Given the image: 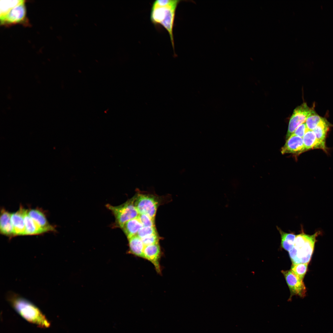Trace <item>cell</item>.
Returning a JSON list of instances; mask_svg holds the SVG:
<instances>
[{
    "mask_svg": "<svg viewBox=\"0 0 333 333\" xmlns=\"http://www.w3.org/2000/svg\"><path fill=\"white\" fill-rule=\"evenodd\" d=\"M302 138L293 134L287 139L281 149L282 154H299L305 151Z\"/></svg>",
    "mask_w": 333,
    "mask_h": 333,
    "instance_id": "cell-10",
    "label": "cell"
},
{
    "mask_svg": "<svg viewBox=\"0 0 333 333\" xmlns=\"http://www.w3.org/2000/svg\"><path fill=\"white\" fill-rule=\"evenodd\" d=\"M308 265V264H292L290 270L303 280L307 270Z\"/></svg>",
    "mask_w": 333,
    "mask_h": 333,
    "instance_id": "cell-21",
    "label": "cell"
},
{
    "mask_svg": "<svg viewBox=\"0 0 333 333\" xmlns=\"http://www.w3.org/2000/svg\"><path fill=\"white\" fill-rule=\"evenodd\" d=\"M25 1L21 0L17 5L5 13L0 14L1 25H12L18 23L27 25Z\"/></svg>",
    "mask_w": 333,
    "mask_h": 333,
    "instance_id": "cell-6",
    "label": "cell"
},
{
    "mask_svg": "<svg viewBox=\"0 0 333 333\" xmlns=\"http://www.w3.org/2000/svg\"><path fill=\"white\" fill-rule=\"evenodd\" d=\"M313 110L304 103L295 108L290 118L286 135L287 139L301 124L305 123Z\"/></svg>",
    "mask_w": 333,
    "mask_h": 333,
    "instance_id": "cell-7",
    "label": "cell"
},
{
    "mask_svg": "<svg viewBox=\"0 0 333 333\" xmlns=\"http://www.w3.org/2000/svg\"><path fill=\"white\" fill-rule=\"evenodd\" d=\"M157 233L155 227L142 226L138 231L137 236L141 239Z\"/></svg>",
    "mask_w": 333,
    "mask_h": 333,
    "instance_id": "cell-22",
    "label": "cell"
},
{
    "mask_svg": "<svg viewBox=\"0 0 333 333\" xmlns=\"http://www.w3.org/2000/svg\"><path fill=\"white\" fill-rule=\"evenodd\" d=\"M134 196L117 206L109 204L106 205V208L111 211L115 217V227L121 228L127 221L138 217L139 214L134 205Z\"/></svg>",
    "mask_w": 333,
    "mask_h": 333,
    "instance_id": "cell-4",
    "label": "cell"
},
{
    "mask_svg": "<svg viewBox=\"0 0 333 333\" xmlns=\"http://www.w3.org/2000/svg\"><path fill=\"white\" fill-rule=\"evenodd\" d=\"M11 216V213L5 209L2 208L1 209L0 218V233L9 237L14 236Z\"/></svg>",
    "mask_w": 333,
    "mask_h": 333,
    "instance_id": "cell-13",
    "label": "cell"
},
{
    "mask_svg": "<svg viewBox=\"0 0 333 333\" xmlns=\"http://www.w3.org/2000/svg\"><path fill=\"white\" fill-rule=\"evenodd\" d=\"M319 234L316 232L312 235L303 232L296 235L293 248L289 252L292 264H308L313 254L316 238Z\"/></svg>",
    "mask_w": 333,
    "mask_h": 333,
    "instance_id": "cell-3",
    "label": "cell"
},
{
    "mask_svg": "<svg viewBox=\"0 0 333 333\" xmlns=\"http://www.w3.org/2000/svg\"><path fill=\"white\" fill-rule=\"evenodd\" d=\"M134 205L139 214H146L155 220L159 205L158 198L150 195L138 194L134 196Z\"/></svg>",
    "mask_w": 333,
    "mask_h": 333,
    "instance_id": "cell-5",
    "label": "cell"
},
{
    "mask_svg": "<svg viewBox=\"0 0 333 333\" xmlns=\"http://www.w3.org/2000/svg\"><path fill=\"white\" fill-rule=\"evenodd\" d=\"M7 299L16 311L27 321L43 328L50 325L49 321L42 312L29 301L12 293L9 294Z\"/></svg>",
    "mask_w": 333,
    "mask_h": 333,
    "instance_id": "cell-2",
    "label": "cell"
},
{
    "mask_svg": "<svg viewBox=\"0 0 333 333\" xmlns=\"http://www.w3.org/2000/svg\"><path fill=\"white\" fill-rule=\"evenodd\" d=\"M329 129V126L327 121L323 118L317 126L312 130L324 150H326L325 139Z\"/></svg>",
    "mask_w": 333,
    "mask_h": 333,
    "instance_id": "cell-16",
    "label": "cell"
},
{
    "mask_svg": "<svg viewBox=\"0 0 333 333\" xmlns=\"http://www.w3.org/2000/svg\"><path fill=\"white\" fill-rule=\"evenodd\" d=\"M29 216L41 228L46 232H55L54 226L50 224L44 212L37 208L27 210Z\"/></svg>",
    "mask_w": 333,
    "mask_h": 333,
    "instance_id": "cell-12",
    "label": "cell"
},
{
    "mask_svg": "<svg viewBox=\"0 0 333 333\" xmlns=\"http://www.w3.org/2000/svg\"><path fill=\"white\" fill-rule=\"evenodd\" d=\"M143 225L138 217L130 220L126 222L121 228L128 239L137 235L140 229Z\"/></svg>",
    "mask_w": 333,
    "mask_h": 333,
    "instance_id": "cell-17",
    "label": "cell"
},
{
    "mask_svg": "<svg viewBox=\"0 0 333 333\" xmlns=\"http://www.w3.org/2000/svg\"><path fill=\"white\" fill-rule=\"evenodd\" d=\"M323 119L313 111L306 118L305 124L308 129L313 130H314Z\"/></svg>",
    "mask_w": 333,
    "mask_h": 333,
    "instance_id": "cell-20",
    "label": "cell"
},
{
    "mask_svg": "<svg viewBox=\"0 0 333 333\" xmlns=\"http://www.w3.org/2000/svg\"><path fill=\"white\" fill-rule=\"evenodd\" d=\"M23 216L25 227V235H37L46 232L29 216L27 213V209H25Z\"/></svg>",
    "mask_w": 333,
    "mask_h": 333,
    "instance_id": "cell-14",
    "label": "cell"
},
{
    "mask_svg": "<svg viewBox=\"0 0 333 333\" xmlns=\"http://www.w3.org/2000/svg\"><path fill=\"white\" fill-rule=\"evenodd\" d=\"M181 0H156L152 3L150 13V20L155 26L161 25L168 32L171 44L175 51L173 27L177 6Z\"/></svg>",
    "mask_w": 333,
    "mask_h": 333,
    "instance_id": "cell-1",
    "label": "cell"
},
{
    "mask_svg": "<svg viewBox=\"0 0 333 333\" xmlns=\"http://www.w3.org/2000/svg\"><path fill=\"white\" fill-rule=\"evenodd\" d=\"M21 0L2 1L0 3V14L6 13L18 4Z\"/></svg>",
    "mask_w": 333,
    "mask_h": 333,
    "instance_id": "cell-23",
    "label": "cell"
},
{
    "mask_svg": "<svg viewBox=\"0 0 333 333\" xmlns=\"http://www.w3.org/2000/svg\"><path fill=\"white\" fill-rule=\"evenodd\" d=\"M138 218L143 226L155 227L154 220L146 214H139Z\"/></svg>",
    "mask_w": 333,
    "mask_h": 333,
    "instance_id": "cell-24",
    "label": "cell"
},
{
    "mask_svg": "<svg viewBox=\"0 0 333 333\" xmlns=\"http://www.w3.org/2000/svg\"><path fill=\"white\" fill-rule=\"evenodd\" d=\"M290 292V299L294 295H298L304 297L306 295V288L302 280L294 274L292 271L282 270Z\"/></svg>",
    "mask_w": 333,
    "mask_h": 333,
    "instance_id": "cell-8",
    "label": "cell"
},
{
    "mask_svg": "<svg viewBox=\"0 0 333 333\" xmlns=\"http://www.w3.org/2000/svg\"><path fill=\"white\" fill-rule=\"evenodd\" d=\"M305 151L314 149L322 148L318 142L316 136L312 130H308L303 138Z\"/></svg>",
    "mask_w": 333,
    "mask_h": 333,
    "instance_id": "cell-19",
    "label": "cell"
},
{
    "mask_svg": "<svg viewBox=\"0 0 333 333\" xmlns=\"http://www.w3.org/2000/svg\"><path fill=\"white\" fill-rule=\"evenodd\" d=\"M281 237V246L285 250L289 252L293 248L296 235L293 232L286 233L278 227H277Z\"/></svg>",
    "mask_w": 333,
    "mask_h": 333,
    "instance_id": "cell-18",
    "label": "cell"
},
{
    "mask_svg": "<svg viewBox=\"0 0 333 333\" xmlns=\"http://www.w3.org/2000/svg\"><path fill=\"white\" fill-rule=\"evenodd\" d=\"M144 259L151 262L154 266L156 271L161 273L160 260L161 257V249L158 243L145 246L144 250Z\"/></svg>",
    "mask_w": 333,
    "mask_h": 333,
    "instance_id": "cell-9",
    "label": "cell"
},
{
    "mask_svg": "<svg viewBox=\"0 0 333 333\" xmlns=\"http://www.w3.org/2000/svg\"><path fill=\"white\" fill-rule=\"evenodd\" d=\"M145 246L158 243L159 237L157 233L141 239Z\"/></svg>",
    "mask_w": 333,
    "mask_h": 333,
    "instance_id": "cell-25",
    "label": "cell"
},
{
    "mask_svg": "<svg viewBox=\"0 0 333 333\" xmlns=\"http://www.w3.org/2000/svg\"><path fill=\"white\" fill-rule=\"evenodd\" d=\"M308 130L305 122L300 125L295 130L293 134L303 138Z\"/></svg>",
    "mask_w": 333,
    "mask_h": 333,
    "instance_id": "cell-26",
    "label": "cell"
},
{
    "mask_svg": "<svg viewBox=\"0 0 333 333\" xmlns=\"http://www.w3.org/2000/svg\"><path fill=\"white\" fill-rule=\"evenodd\" d=\"M128 239L129 252L136 256L144 258V250L145 246L142 239L137 235Z\"/></svg>",
    "mask_w": 333,
    "mask_h": 333,
    "instance_id": "cell-15",
    "label": "cell"
},
{
    "mask_svg": "<svg viewBox=\"0 0 333 333\" xmlns=\"http://www.w3.org/2000/svg\"><path fill=\"white\" fill-rule=\"evenodd\" d=\"M25 210L21 206L17 212L11 213V220L14 236L25 235V227L23 216Z\"/></svg>",
    "mask_w": 333,
    "mask_h": 333,
    "instance_id": "cell-11",
    "label": "cell"
}]
</instances>
